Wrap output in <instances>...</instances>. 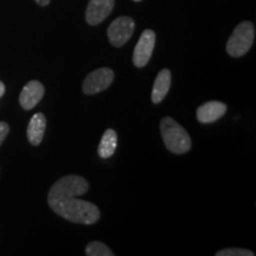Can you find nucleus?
<instances>
[{
    "mask_svg": "<svg viewBox=\"0 0 256 256\" xmlns=\"http://www.w3.org/2000/svg\"><path fill=\"white\" fill-rule=\"evenodd\" d=\"M134 2H142V0H134Z\"/></svg>",
    "mask_w": 256,
    "mask_h": 256,
    "instance_id": "nucleus-18",
    "label": "nucleus"
},
{
    "mask_svg": "<svg viewBox=\"0 0 256 256\" xmlns=\"http://www.w3.org/2000/svg\"><path fill=\"white\" fill-rule=\"evenodd\" d=\"M44 92H46V89L40 81L32 80V81L28 82L22 90L20 96H19V104H20L22 108H24L25 110H30L34 107H36L38 102L43 98Z\"/></svg>",
    "mask_w": 256,
    "mask_h": 256,
    "instance_id": "nucleus-8",
    "label": "nucleus"
},
{
    "mask_svg": "<svg viewBox=\"0 0 256 256\" xmlns=\"http://www.w3.org/2000/svg\"><path fill=\"white\" fill-rule=\"evenodd\" d=\"M34 2H36L37 4L40 5V6H46V5L50 4L51 0H34Z\"/></svg>",
    "mask_w": 256,
    "mask_h": 256,
    "instance_id": "nucleus-16",
    "label": "nucleus"
},
{
    "mask_svg": "<svg viewBox=\"0 0 256 256\" xmlns=\"http://www.w3.org/2000/svg\"><path fill=\"white\" fill-rule=\"evenodd\" d=\"M5 94V84L0 81V98H2V95Z\"/></svg>",
    "mask_w": 256,
    "mask_h": 256,
    "instance_id": "nucleus-17",
    "label": "nucleus"
},
{
    "mask_svg": "<svg viewBox=\"0 0 256 256\" xmlns=\"http://www.w3.org/2000/svg\"><path fill=\"white\" fill-rule=\"evenodd\" d=\"M255 38V28L250 22H242L234 30L226 43V52L232 57H241L248 52Z\"/></svg>",
    "mask_w": 256,
    "mask_h": 256,
    "instance_id": "nucleus-3",
    "label": "nucleus"
},
{
    "mask_svg": "<svg viewBox=\"0 0 256 256\" xmlns=\"http://www.w3.org/2000/svg\"><path fill=\"white\" fill-rule=\"evenodd\" d=\"M136 23L130 17H119L112 22L108 28V38L114 46L120 48L124 46L132 37Z\"/></svg>",
    "mask_w": 256,
    "mask_h": 256,
    "instance_id": "nucleus-4",
    "label": "nucleus"
},
{
    "mask_svg": "<svg viewBox=\"0 0 256 256\" xmlns=\"http://www.w3.org/2000/svg\"><path fill=\"white\" fill-rule=\"evenodd\" d=\"M86 254L88 256H113L114 252L104 243L92 241L86 247Z\"/></svg>",
    "mask_w": 256,
    "mask_h": 256,
    "instance_id": "nucleus-13",
    "label": "nucleus"
},
{
    "mask_svg": "<svg viewBox=\"0 0 256 256\" xmlns=\"http://www.w3.org/2000/svg\"><path fill=\"white\" fill-rule=\"evenodd\" d=\"M10 132V126L8 122H4V121H0V146L4 142L5 138L8 136Z\"/></svg>",
    "mask_w": 256,
    "mask_h": 256,
    "instance_id": "nucleus-15",
    "label": "nucleus"
},
{
    "mask_svg": "<svg viewBox=\"0 0 256 256\" xmlns=\"http://www.w3.org/2000/svg\"><path fill=\"white\" fill-rule=\"evenodd\" d=\"M88 190V182L81 176H66L51 186L48 203L64 220L90 226L100 220L101 214L95 204L78 198Z\"/></svg>",
    "mask_w": 256,
    "mask_h": 256,
    "instance_id": "nucleus-1",
    "label": "nucleus"
},
{
    "mask_svg": "<svg viewBox=\"0 0 256 256\" xmlns=\"http://www.w3.org/2000/svg\"><path fill=\"white\" fill-rule=\"evenodd\" d=\"M156 46V34L153 30H145L138 40L133 52V63L136 68H144L151 60Z\"/></svg>",
    "mask_w": 256,
    "mask_h": 256,
    "instance_id": "nucleus-6",
    "label": "nucleus"
},
{
    "mask_svg": "<svg viewBox=\"0 0 256 256\" xmlns=\"http://www.w3.org/2000/svg\"><path fill=\"white\" fill-rule=\"evenodd\" d=\"M226 104L218 101H210L197 110V120L202 124L215 122L226 114Z\"/></svg>",
    "mask_w": 256,
    "mask_h": 256,
    "instance_id": "nucleus-9",
    "label": "nucleus"
},
{
    "mask_svg": "<svg viewBox=\"0 0 256 256\" xmlns=\"http://www.w3.org/2000/svg\"><path fill=\"white\" fill-rule=\"evenodd\" d=\"M46 128V119L43 113H36L31 118L28 126V142L34 146H38L43 142L44 133Z\"/></svg>",
    "mask_w": 256,
    "mask_h": 256,
    "instance_id": "nucleus-10",
    "label": "nucleus"
},
{
    "mask_svg": "<svg viewBox=\"0 0 256 256\" xmlns=\"http://www.w3.org/2000/svg\"><path fill=\"white\" fill-rule=\"evenodd\" d=\"M115 0H90L86 11V19L90 25L102 23L113 11Z\"/></svg>",
    "mask_w": 256,
    "mask_h": 256,
    "instance_id": "nucleus-7",
    "label": "nucleus"
},
{
    "mask_svg": "<svg viewBox=\"0 0 256 256\" xmlns=\"http://www.w3.org/2000/svg\"><path fill=\"white\" fill-rule=\"evenodd\" d=\"M114 72L110 68H100L89 74L83 82L82 89L86 95H94L104 92L112 84Z\"/></svg>",
    "mask_w": 256,
    "mask_h": 256,
    "instance_id": "nucleus-5",
    "label": "nucleus"
},
{
    "mask_svg": "<svg viewBox=\"0 0 256 256\" xmlns=\"http://www.w3.org/2000/svg\"><path fill=\"white\" fill-rule=\"evenodd\" d=\"M118 146V134L114 130H107L102 136L101 142L98 145V153L101 158L107 159L112 156L116 151Z\"/></svg>",
    "mask_w": 256,
    "mask_h": 256,
    "instance_id": "nucleus-12",
    "label": "nucleus"
},
{
    "mask_svg": "<svg viewBox=\"0 0 256 256\" xmlns=\"http://www.w3.org/2000/svg\"><path fill=\"white\" fill-rule=\"evenodd\" d=\"M171 87V72L168 69H162L156 76L152 89V102L160 104L168 95Z\"/></svg>",
    "mask_w": 256,
    "mask_h": 256,
    "instance_id": "nucleus-11",
    "label": "nucleus"
},
{
    "mask_svg": "<svg viewBox=\"0 0 256 256\" xmlns=\"http://www.w3.org/2000/svg\"><path fill=\"white\" fill-rule=\"evenodd\" d=\"M254 252L243 248H226L217 252L216 256H254Z\"/></svg>",
    "mask_w": 256,
    "mask_h": 256,
    "instance_id": "nucleus-14",
    "label": "nucleus"
},
{
    "mask_svg": "<svg viewBox=\"0 0 256 256\" xmlns=\"http://www.w3.org/2000/svg\"><path fill=\"white\" fill-rule=\"evenodd\" d=\"M160 132L166 148L174 154H183L190 151L191 138L188 133L172 118L166 116L160 122Z\"/></svg>",
    "mask_w": 256,
    "mask_h": 256,
    "instance_id": "nucleus-2",
    "label": "nucleus"
}]
</instances>
